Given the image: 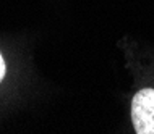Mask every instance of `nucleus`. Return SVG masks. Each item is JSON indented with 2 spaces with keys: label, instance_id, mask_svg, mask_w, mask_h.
<instances>
[{
  "label": "nucleus",
  "instance_id": "nucleus-1",
  "mask_svg": "<svg viewBox=\"0 0 154 134\" xmlns=\"http://www.w3.org/2000/svg\"><path fill=\"white\" fill-rule=\"evenodd\" d=\"M131 121L135 133L154 134V89H141L131 100Z\"/></svg>",
  "mask_w": 154,
  "mask_h": 134
},
{
  "label": "nucleus",
  "instance_id": "nucleus-2",
  "mask_svg": "<svg viewBox=\"0 0 154 134\" xmlns=\"http://www.w3.org/2000/svg\"><path fill=\"white\" fill-rule=\"evenodd\" d=\"M5 76V61H3V57L0 55V81Z\"/></svg>",
  "mask_w": 154,
  "mask_h": 134
}]
</instances>
